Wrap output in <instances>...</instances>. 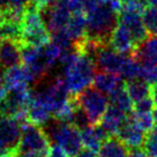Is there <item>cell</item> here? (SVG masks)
I'll list each match as a JSON object with an SVG mask.
<instances>
[{"label":"cell","instance_id":"8fae6325","mask_svg":"<svg viewBox=\"0 0 157 157\" xmlns=\"http://www.w3.org/2000/svg\"><path fill=\"white\" fill-rule=\"evenodd\" d=\"M41 13L51 35L66 30L72 15L63 0H59L56 5L44 9Z\"/></svg>","mask_w":157,"mask_h":157},{"label":"cell","instance_id":"2e32d148","mask_svg":"<svg viewBox=\"0 0 157 157\" xmlns=\"http://www.w3.org/2000/svg\"><path fill=\"white\" fill-rule=\"evenodd\" d=\"M81 137L84 147L98 153L101 146L109 140L110 136L100 125H97V126H88L82 129Z\"/></svg>","mask_w":157,"mask_h":157},{"label":"cell","instance_id":"8d00e7d4","mask_svg":"<svg viewBox=\"0 0 157 157\" xmlns=\"http://www.w3.org/2000/svg\"><path fill=\"white\" fill-rule=\"evenodd\" d=\"M146 3L148 5V7L157 8V0H146Z\"/></svg>","mask_w":157,"mask_h":157},{"label":"cell","instance_id":"7a4b0ae2","mask_svg":"<svg viewBox=\"0 0 157 157\" xmlns=\"http://www.w3.org/2000/svg\"><path fill=\"white\" fill-rule=\"evenodd\" d=\"M46 135L55 143L63 150L69 157H76L83 150L81 130L70 123L55 120L48 124Z\"/></svg>","mask_w":157,"mask_h":157},{"label":"cell","instance_id":"3957f363","mask_svg":"<svg viewBox=\"0 0 157 157\" xmlns=\"http://www.w3.org/2000/svg\"><path fill=\"white\" fill-rule=\"evenodd\" d=\"M50 148V138L42 127L28 121L23 123L22 136L16 152L18 157H46Z\"/></svg>","mask_w":157,"mask_h":157},{"label":"cell","instance_id":"d4e9b609","mask_svg":"<svg viewBox=\"0 0 157 157\" xmlns=\"http://www.w3.org/2000/svg\"><path fill=\"white\" fill-rule=\"evenodd\" d=\"M0 31L3 40H11L22 44L23 40V25L21 22L6 20L0 27Z\"/></svg>","mask_w":157,"mask_h":157},{"label":"cell","instance_id":"603a6c76","mask_svg":"<svg viewBox=\"0 0 157 157\" xmlns=\"http://www.w3.org/2000/svg\"><path fill=\"white\" fill-rule=\"evenodd\" d=\"M125 87L133 103L151 97V85L142 78L125 82Z\"/></svg>","mask_w":157,"mask_h":157},{"label":"cell","instance_id":"4dcf8cb0","mask_svg":"<svg viewBox=\"0 0 157 157\" xmlns=\"http://www.w3.org/2000/svg\"><path fill=\"white\" fill-rule=\"evenodd\" d=\"M121 2L123 3V7H129V8H135V9H139L143 11L145 9L146 0H121Z\"/></svg>","mask_w":157,"mask_h":157},{"label":"cell","instance_id":"f35d334b","mask_svg":"<svg viewBox=\"0 0 157 157\" xmlns=\"http://www.w3.org/2000/svg\"><path fill=\"white\" fill-rule=\"evenodd\" d=\"M153 114H154V117H155V122L157 123V105H155V108H154V111H153Z\"/></svg>","mask_w":157,"mask_h":157},{"label":"cell","instance_id":"277c9868","mask_svg":"<svg viewBox=\"0 0 157 157\" xmlns=\"http://www.w3.org/2000/svg\"><path fill=\"white\" fill-rule=\"evenodd\" d=\"M23 25V40L22 45H30L36 48H42L51 42V33L44 22L41 11L36 9L31 3L26 8Z\"/></svg>","mask_w":157,"mask_h":157},{"label":"cell","instance_id":"8992f818","mask_svg":"<svg viewBox=\"0 0 157 157\" xmlns=\"http://www.w3.org/2000/svg\"><path fill=\"white\" fill-rule=\"evenodd\" d=\"M30 100L31 90L29 87L7 90L5 96L0 101V115L13 117L21 123H25L27 120V111Z\"/></svg>","mask_w":157,"mask_h":157},{"label":"cell","instance_id":"6da1fadb","mask_svg":"<svg viewBox=\"0 0 157 157\" xmlns=\"http://www.w3.org/2000/svg\"><path fill=\"white\" fill-rule=\"evenodd\" d=\"M63 80L71 96H78L90 87L96 76V63L93 57L73 50L67 51L60 59Z\"/></svg>","mask_w":157,"mask_h":157},{"label":"cell","instance_id":"44dd1931","mask_svg":"<svg viewBox=\"0 0 157 157\" xmlns=\"http://www.w3.org/2000/svg\"><path fill=\"white\" fill-rule=\"evenodd\" d=\"M94 87L103 94L111 95L115 90L122 86V78L117 74L109 72H98L94 78Z\"/></svg>","mask_w":157,"mask_h":157},{"label":"cell","instance_id":"83f0119b","mask_svg":"<svg viewBox=\"0 0 157 157\" xmlns=\"http://www.w3.org/2000/svg\"><path fill=\"white\" fill-rule=\"evenodd\" d=\"M143 150L150 157H157V125L146 133Z\"/></svg>","mask_w":157,"mask_h":157},{"label":"cell","instance_id":"e575fe53","mask_svg":"<svg viewBox=\"0 0 157 157\" xmlns=\"http://www.w3.org/2000/svg\"><path fill=\"white\" fill-rule=\"evenodd\" d=\"M151 97L153 98L154 102L157 105V84L151 85Z\"/></svg>","mask_w":157,"mask_h":157},{"label":"cell","instance_id":"74e56055","mask_svg":"<svg viewBox=\"0 0 157 157\" xmlns=\"http://www.w3.org/2000/svg\"><path fill=\"white\" fill-rule=\"evenodd\" d=\"M6 18H5V13H3V11L1 9H0V27H1V25L5 23Z\"/></svg>","mask_w":157,"mask_h":157},{"label":"cell","instance_id":"f1b7e54d","mask_svg":"<svg viewBox=\"0 0 157 157\" xmlns=\"http://www.w3.org/2000/svg\"><path fill=\"white\" fill-rule=\"evenodd\" d=\"M141 78L147 82L150 85L157 84V65L156 66H142Z\"/></svg>","mask_w":157,"mask_h":157},{"label":"cell","instance_id":"60d3db41","mask_svg":"<svg viewBox=\"0 0 157 157\" xmlns=\"http://www.w3.org/2000/svg\"><path fill=\"white\" fill-rule=\"evenodd\" d=\"M10 157H18L17 155H12V156H10Z\"/></svg>","mask_w":157,"mask_h":157},{"label":"cell","instance_id":"ba28073f","mask_svg":"<svg viewBox=\"0 0 157 157\" xmlns=\"http://www.w3.org/2000/svg\"><path fill=\"white\" fill-rule=\"evenodd\" d=\"M142 12L143 11L135 8L123 7L118 15V23L130 33L137 46L143 43L148 38V33L142 20Z\"/></svg>","mask_w":157,"mask_h":157},{"label":"cell","instance_id":"b9f144b4","mask_svg":"<svg viewBox=\"0 0 157 157\" xmlns=\"http://www.w3.org/2000/svg\"><path fill=\"white\" fill-rule=\"evenodd\" d=\"M0 157H5V156H2V155H0Z\"/></svg>","mask_w":157,"mask_h":157},{"label":"cell","instance_id":"9a60e30c","mask_svg":"<svg viewBox=\"0 0 157 157\" xmlns=\"http://www.w3.org/2000/svg\"><path fill=\"white\" fill-rule=\"evenodd\" d=\"M109 45L116 52L124 55H131L138 48L130 33L120 23L112 33Z\"/></svg>","mask_w":157,"mask_h":157},{"label":"cell","instance_id":"d590c367","mask_svg":"<svg viewBox=\"0 0 157 157\" xmlns=\"http://www.w3.org/2000/svg\"><path fill=\"white\" fill-rule=\"evenodd\" d=\"M6 92V86H5V83H3V78H0V95L3 94Z\"/></svg>","mask_w":157,"mask_h":157},{"label":"cell","instance_id":"d6a6232c","mask_svg":"<svg viewBox=\"0 0 157 157\" xmlns=\"http://www.w3.org/2000/svg\"><path fill=\"white\" fill-rule=\"evenodd\" d=\"M127 157H150L144 150L140 148H130L127 153Z\"/></svg>","mask_w":157,"mask_h":157},{"label":"cell","instance_id":"1f68e13d","mask_svg":"<svg viewBox=\"0 0 157 157\" xmlns=\"http://www.w3.org/2000/svg\"><path fill=\"white\" fill-rule=\"evenodd\" d=\"M46 157H69L67 155V153L63 150H61L59 146L57 145H52L50 148V152H48V156Z\"/></svg>","mask_w":157,"mask_h":157},{"label":"cell","instance_id":"d6986e66","mask_svg":"<svg viewBox=\"0 0 157 157\" xmlns=\"http://www.w3.org/2000/svg\"><path fill=\"white\" fill-rule=\"evenodd\" d=\"M52 117L53 115L50 110L48 109V107L37 97L33 96V92H31L30 105H29L28 111H27V121L41 127L48 125L51 122Z\"/></svg>","mask_w":157,"mask_h":157},{"label":"cell","instance_id":"ffe728a7","mask_svg":"<svg viewBox=\"0 0 157 157\" xmlns=\"http://www.w3.org/2000/svg\"><path fill=\"white\" fill-rule=\"evenodd\" d=\"M65 31L73 41L74 45L83 41L87 35V20L85 13L83 12L72 13Z\"/></svg>","mask_w":157,"mask_h":157},{"label":"cell","instance_id":"836d02e7","mask_svg":"<svg viewBox=\"0 0 157 157\" xmlns=\"http://www.w3.org/2000/svg\"><path fill=\"white\" fill-rule=\"evenodd\" d=\"M76 157H98V153L94 152V151L90 150V148L83 147V150L78 153V155Z\"/></svg>","mask_w":157,"mask_h":157},{"label":"cell","instance_id":"5b68a950","mask_svg":"<svg viewBox=\"0 0 157 157\" xmlns=\"http://www.w3.org/2000/svg\"><path fill=\"white\" fill-rule=\"evenodd\" d=\"M75 97L76 103L87 117L90 126L100 124L109 108V98L95 87H88Z\"/></svg>","mask_w":157,"mask_h":157},{"label":"cell","instance_id":"9c48e42d","mask_svg":"<svg viewBox=\"0 0 157 157\" xmlns=\"http://www.w3.org/2000/svg\"><path fill=\"white\" fill-rule=\"evenodd\" d=\"M22 63L30 71L35 83L41 82L51 69L43 56L42 48L22 45Z\"/></svg>","mask_w":157,"mask_h":157},{"label":"cell","instance_id":"5bb4252c","mask_svg":"<svg viewBox=\"0 0 157 157\" xmlns=\"http://www.w3.org/2000/svg\"><path fill=\"white\" fill-rule=\"evenodd\" d=\"M22 63V44L11 40H2L0 43V68H10L20 66Z\"/></svg>","mask_w":157,"mask_h":157},{"label":"cell","instance_id":"30bf717a","mask_svg":"<svg viewBox=\"0 0 157 157\" xmlns=\"http://www.w3.org/2000/svg\"><path fill=\"white\" fill-rule=\"evenodd\" d=\"M129 55H124L116 52L109 44H103L97 50L94 60L97 69L100 72H109L120 75L125 61Z\"/></svg>","mask_w":157,"mask_h":157},{"label":"cell","instance_id":"4316f807","mask_svg":"<svg viewBox=\"0 0 157 157\" xmlns=\"http://www.w3.org/2000/svg\"><path fill=\"white\" fill-rule=\"evenodd\" d=\"M132 117L146 133L157 125L153 112H133Z\"/></svg>","mask_w":157,"mask_h":157},{"label":"cell","instance_id":"ab89813d","mask_svg":"<svg viewBox=\"0 0 157 157\" xmlns=\"http://www.w3.org/2000/svg\"><path fill=\"white\" fill-rule=\"evenodd\" d=\"M2 40H3V38H2V35H1V31H0V43H1Z\"/></svg>","mask_w":157,"mask_h":157},{"label":"cell","instance_id":"cb8c5ba5","mask_svg":"<svg viewBox=\"0 0 157 157\" xmlns=\"http://www.w3.org/2000/svg\"><path fill=\"white\" fill-rule=\"evenodd\" d=\"M127 147L117 137H110L101 146L98 152V157H127Z\"/></svg>","mask_w":157,"mask_h":157},{"label":"cell","instance_id":"484cf974","mask_svg":"<svg viewBox=\"0 0 157 157\" xmlns=\"http://www.w3.org/2000/svg\"><path fill=\"white\" fill-rule=\"evenodd\" d=\"M142 20L148 36H157V8L146 7L142 12Z\"/></svg>","mask_w":157,"mask_h":157},{"label":"cell","instance_id":"f546056e","mask_svg":"<svg viewBox=\"0 0 157 157\" xmlns=\"http://www.w3.org/2000/svg\"><path fill=\"white\" fill-rule=\"evenodd\" d=\"M156 103L154 102L152 97H148L143 100L133 103V112H153Z\"/></svg>","mask_w":157,"mask_h":157},{"label":"cell","instance_id":"ac0fdd59","mask_svg":"<svg viewBox=\"0 0 157 157\" xmlns=\"http://www.w3.org/2000/svg\"><path fill=\"white\" fill-rule=\"evenodd\" d=\"M128 116L129 115L125 114L121 110L109 105V108L99 125L109 133L110 137H115V135L117 136L118 131L122 128L124 123L126 122Z\"/></svg>","mask_w":157,"mask_h":157},{"label":"cell","instance_id":"52a82bcc","mask_svg":"<svg viewBox=\"0 0 157 157\" xmlns=\"http://www.w3.org/2000/svg\"><path fill=\"white\" fill-rule=\"evenodd\" d=\"M23 123L13 117L0 115V155H16L22 136Z\"/></svg>","mask_w":157,"mask_h":157},{"label":"cell","instance_id":"4fadbf2b","mask_svg":"<svg viewBox=\"0 0 157 157\" xmlns=\"http://www.w3.org/2000/svg\"><path fill=\"white\" fill-rule=\"evenodd\" d=\"M33 78L30 71L25 66H16V67L7 69L3 73V83L7 90H17V88H26L30 83H33Z\"/></svg>","mask_w":157,"mask_h":157},{"label":"cell","instance_id":"e0dca14e","mask_svg":"<svg viewBox=\"0 0 157 157\" xmlns=\"http://www.w3.org/2000/svg\"><path fill=\"white\" fill-rule=\"evenodd\" d=\"M142 66L157 65V36L148 37L131 54Z\"/></svg>","mask_w":157,"mask_h":157},{"label":"cell","instance_id":"7c38bea8","mask_svg":"<svg viewBox=\"0 0 157 157\" xmlns=\"http://www.w3.org/2000/svg\"><path fill=\"white\" fill-rule=\"evenodd\" d=\"M116 137L127 148H140L144 144L146 132L137 124L132 114L127 117L126 122L120 129Z\"/></svg>","mask_w":157,"mask_h":157},{"label":"cell","instance_id":"7402d4cb","mask_svg":"<svg viewBox=\"0 0 157 157\" xmlns=\"http://www.w3.org/2000/svg\"><path fill=\"white\" fill-rule=\"evenodd\" d=\"M110 105L115 107L116 109L121 110L127 115H131L133 113V101L131 100L128 92H127L125 84L115 90L109 96Z\"/></svg>","mask_w":157,"mask_h":157}]
</instances>
